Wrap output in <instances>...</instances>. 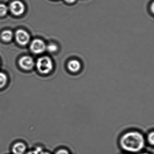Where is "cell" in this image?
Segmentation results:
<instances>
[{"mask_svg":"<svg viewBox=\"0 0 154 154\" xmlns=\"http://www.w3.org/2000/svg\"><path fill=\"white\" fill-rule=\"evenodd\" d=\"M119 145L124 151L131 153L141 151L146 145L145 137L141 132L131 131L124 133L119 139Z\"/></svg>","mask_w":154,"mask_h":154,"instance_id":"6da1fadb","label":"cell"},{"mask_svg":"<svg viewBox=\"0 0 154 154\" xmlns=\"http://www.w3.org/2000/svg\"><path fill=\"white\" fill-rule=\"evenodd\" d=\"M36 66L38 71L43 74L49 73L54 68L53 61L50 57L47 56L38 58Z\"/></svg>","mask_w":154,"mask_h":154,"instance_id":"7a4b0ae2","label":"cell"},{"mask_svg":"<svg viewBox=\"0 0 154 154\" xmlns=\"http://www.w3.org/2000/svg\"><path fill=\"white\" fill-rule=\"evenodd\" d=\"M9 9L13 15L16 16H20L25 12V6L24 3L21 1L16 0L11 3Z\"/></svg>","mask_w":154,"mask_h":154,"instance_id":"3957f363","label":"cell"},{"mask_svg":"<svg viewBox=\"0 0 154 154\" xmlns=\"http://www.w3.org/2000/svg\"><path fill=\"white\" fill-rule=\"evenodd\" d=\"M30 49L34 54H42L46 49V45L44 41L41 39H35L31 43Z\"/></svg>","mask_w":154,"mask_h":154,"instance_id":"277c9868","label":"cell"},{"mask_svg":"<svg viewBox=\"0 0 154 154\" xmlns=\"http://www.w3.org/2000/svg\"><path fill=\"white\" fill-rule=\"evenodd\" d=\"M16 38L17 43L21 45H27L30 40V35L23 29H18L16 33Z\"/></svg>","mask_w":154,"mask_h":154,"instance_id":"5b68a950","label":"cell"},{"mask_svg":"<svg viewBox=\"0 0 154 154\" xmlns=\"http://www.w3.org/2000/svg\"><path fill=\"white\" fill-rule=\"evenodd\" d=\"M19 65L24 70H30L34 67L35 62L32 57L29 56H25L20 59Z\"/></svg>","mask_w":154,"mask_h":154,"instance_id":"8992f818","label":"cell"},{"mask_svg":"<svg viewBox=\"0 0 154 154\" xmlns=\"http://www.w3.org/2000/svg\"><path fill=\"white\" fill-rule=\"evenodd\" d=\"M67 67L69 72L72 73H76L81 71L82 67V63L77 59H71L67 63Z\"/></svg>","mask_w":154,"mask_h":154,"instance_id":"52a82bcc","label":"cell"},{"mask_svg":"<svg viewBox=\"0 0 154 154\" xmlns=\"http://www.w3.org/2000/svg\"><path fill=\"white\" fill-rule=\"evenodd\" d=\"M26 150V146L23 142H18L14 144L12 151L14 154H24Z\"/></svg>","mask_w":154,"mask_h":154,"instance_id":"ba28073f","label":"cell"},{"mask_svg":"<svg viewBox=\"0 0 154 154\" xmlns=\"http://www.w3.org/2000/svg\"><path fill=\"white\" fill-rule=\"evenodd\" d=\"M13 33L9 30H5L2 33V38L6 42H9L12 40L13 38Z\"/></svg>","mask_w":154,"mask_h":154,"instance_id":"9c48e42d","label":"cell"},{"mask_svg":"<svg viewBox=\"0 0 154 154\" xmlns=\"http://www.w3.org/2000/svg\"><path fill=\"white\" fill-rule=\"evenodd\" d=\"M8 78L3 73L0 72V89L3 88L7 84Z\"/></svg>","mask_w":154,"mask_h":154,"instance_id":"30bf717a","label":"cell"},{"mask_svg":"<svg viewBox=\"0 0 154 154\" xmlns=\"http://www.w3.org/2000/svg\"><path fill=\"white\" fill-rule=\"evenodd\" d=\"M8 11V8L5 4H0V17L6 16Z\"/></svg>","mask_w":154,"mask_h":154,"instance_id":"8fae6325","label":"cell"},{"mask_svg":"<svg viewBox=\"0 0 154 154\" xmlns=\"http://www.w3.org/2000/svg\"><path fill=\"white\" fill-rule=\"evenodd\" d=\"M147 141L150 146H153L154 145V132L153 131H150L147 136Z\"/></svg>","mask_w":154,"mask_h":154,"instance_id":"7c38bea8","label":"cell"},{"mask_svg":"<svg viewBox=\"0 0 154 154\" xmlns=\"http://www.w3.org/2000/svg\"><path fill=\"white\" fill-rule=\"evenodd\" d=\"M46 49L51 53H54L58 50V47L55 44H51L46 46Z\"/></svg>","mask_w":154,"mask_h":154,"instance_id":"4fadbf2b","label":"cell"},{"mask_svg":"<svg viewBox=\"0 0 154 154\" xmlns=\"http://www.w3.org/2000/svg\"><path fill=\"white\" fill-rule=\"evenodd\" d=\"M42 151H43V150L42 148L38 147L34 150L29 151L26 154H39Z\"/></svg>","mask_w":154,"mask_h":154,"instance_id":"5bb4252c","label":"cell"},{"mask_svg":"<svg viewBox=\"0 0 154 154\" xmlns=\"http://www.w3.org/2000/svg\"><path fill=\"white\" fill-rule=\"evenodd\" d=\"M55 154H71L68 149H66L61 148L57 150Z\"/></svg>","mask_w":154,"mask_h":154,"instance_id":"9a60e30c","label":"cell"},{"mask_svg":"<svg viewBox=\"0 0 154 154\" xmlns=\"http://www.w3.org/2000/svg\"><path fill=\"white\" fill-rule=\"evenodd\" d=\"M65 2L68 4H72L75 3L77 0H64Z\"/></svg>","mask_w":154,"mask_h":154,"instance_id":"2e32d148","label":"cell"},{"mask_svg":"<svg viewBox=\"0 0 154 154\" xmlns=\"http://www.w3.org/2000/svg\"><path fill=\"white\" fill-rule=\"evenodd\" d=\"M150 10H151V12L152 14L154 13V2H152V3H151V5H150V8H149Z\"/></svg>","mask_w":154,"mask_h":154,"instance_id":"e0dca14e","label":"cell"},{"mask_svg":"<svg viewBox=\"0 0 154 154\" xmlns=\"http://www.w3.org/2000/svg\"><path fill=\"white\" fill-rule=\"evenodd\" d=\"M39 154H51V153H49V152H47V151H44V150L42 151L41 153Z\"/></svg>","mask_w":154,"mask_h":154,"instance_id":"ac0fdd59","label":"cell"},{"mask_svg":"<svg viewBox=\"0 0 154 154\" xmlns=\"http://www.w3.org/2000/svg\"><path fill=\"white\" fill-rule=\"evenodd\" d=\"M149 154V153H147V152H143V153H140V154Z\"/></svg>","mask_w":154,"mask_h":154,"instance_id":"d6986e66","label":"cell"}]
</instances>
